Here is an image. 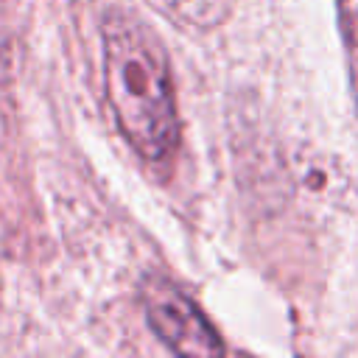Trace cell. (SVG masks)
I'll list each match as a JSON object with an SVG mask.
<instances>
[{
    "label": "cell",
    "mask_w": 358,
    "mask_h": 358,
    "mask_svg": "<svg viewBox=\"0 0 358 358\" xmlns=\"http://www.w3.org/2000/svg\"><path fill=\"white\" fill-rule=\"evenodd\" d=\"M103 90L112 117L151 165H165L179 148V109L168 53L159 36L131 11L115 8L101 22Z\"/></svg>",
    "instance_id": "1"
},
{
    "label": "cell",
    "mask_w": 358,
    "mask_h": 358,
    "mask_svg": "<svg viewBox=\"0 0 358 358\" xmlns=\"http://www.w3.org/2000/svg\"><path fill=\"white\" fill-rule=\"evenodd\" d=\"M145 319L154 336L176 355H221L227 347L215 327L204 319L201 308L162 277L143 285Z\"/></svg>",
    "instance_id": "2"
},
{
    "label": "cell",
    "mask_w": 358,
    "mask_h": 358,
    "mask_svg": "<svg viewBox=\"0 0 358 358\" xmlns=\"http://www.w3.org/2000/svg\"><path fill=\"white\" fill-rule=\"evenodd\" d=\"M333 6H336V22H338V34L347 56L350 92L358 112V0H333Z\"/></svg>",
    "instance_id": "3"
}]
</instances>
